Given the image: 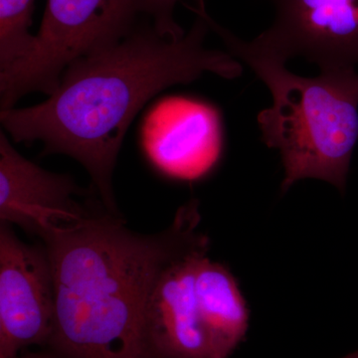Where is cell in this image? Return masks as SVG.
Wrapping results in <instances>:
<instances>
[{
  "label": "cell",
  "mask_w": 358,
  "mask_h": 358,
  "mask_svg": "<svg viewBox=\"0 0 358 358\" xmlns=\"http://www.w3.org/2000/svg\"><path fill=\"white\" fill-rule=\"evenodd\" d=\"M87 192L72 178L45 171L21 155L0 131V220L40 236L58 223L73 222L95 208L76 200Z\"/></svg>",
  "instance_id": "obj_8"
},
{
  "label": "cell",
  "mask_w": 358,
  "mask_h": 358,
  "mask_svg": "<svg viewBox=\"0 0 358 358\" xmlns=\"http://www.w3.org/2000/svg\"><path fill=\"white\" fill-rule=\"evenodd\" d=\"M50 257L21 241L11 224H0V358H15L33 345L46 348L55 320Z\"/></svg>",
  "instance_id": "obj_5"
},
{
  "label": "cell",
  "mask_w": 358,
  "mask_h": 358,
  "mask_svg": "<svg viewBox=\"0 0 358 358\" xmlns=\"http://www.w3.org/2000/svg\"><path fill=\"white\" fill-rule=\"evenodd\" d=\"M199 202L178 209L157 234L128 229L110 212L94 210L40 235L55 282L53 358H157L147 327L148 299L164 267L204 233Z\"/></svg>",
  "instance_id": "obj_2"
},
{
  "label": "cell",
  "mask_w": 358,
  "mask_h": 358,
  "mask_svg": "<svg viewBox=\"0 0 358 358\" xmlns=\"http://www.w3.org/2000/svg\"><path fill=\"white\" fill-rule=\"evenodd\" d=\"M275 20L258 37L286 59L320 70L358 64V0H273Z\"/></svg>",
  "instance_id": "obj_7"
},
{
  "label": "cell",
  "mask_w": 358,
  "mask_h": 358,
  "mask_svg": "<svg viewBox=\"0 0 358 358\" xmlns=\"http://www.w3.org/2000/svg\"><path fill=\"white\" fill-rule=\"evenodd\" d=\"M15 358H53L51 357L50 353L47 352L39 353H27V355H22V357H17Z\"/></svg>",
  "instance_id": "obj_13"
},
{
  "label": "cell",
  "mask_w": 358,
  "mask_h": 358,
  "mask_svg": "<svg viewBox=\"0 0 358 358\" xmlns=\"http://www.w3.org/2000/svg\"><path fill=\"white\" fill-rule=\"evenodd\" d=\"M199 9L229 53L243 60L267 85L273 105L258 115L263 141L281 154L282 192L296 181L320 179L345 190L358 141V73L355 67L322 70L306 78L289 72L287 59L257 37L242 41Z\"/></svg>",
  "instance_id": "obj_3"
},
{
  "label": "cell",
  "mask_w": 358,
  "mask_h": 358,
  "mask_svg": "<svg viewBox=\"0 0 358 358\" xmlns=\"http://www.w3.org/2000/svg\"><path fill=\"white\" fill-rule=\"evenodd\" d=\"M138 13L152 18V27L159 36L179 40L185 36L180 26L173 20L174 7L178 0H136Z\"/></svg>",
  "instance_id": "obj_12"
},
{
  "label": "cell",
  "mask_w": 358,
  "mask_h": 358,
  "mask_svg": "<svg viewBox=\"0 0 358 358\" xmlns=\"http://www.w3.org/2000/svg\"><path fill=\"white\" fill-rule=\"evenodd\" d=\"M209 250L203 234L160 273L147 307V327L157 358H213L200 324L195 275Z\"/></svg>",
  "instance_id": "obj_9"
},
{
  "label": "cell",
  "mask_w": 358,
  "mask_h": 358,
  "mask_svg": "<svg viewBox=\"0 0 358 358\" xmlns=\"http://www.w3.org/2000/svg\"><path fill=\"white\" fill-rule=\"evenodd\" d=\"M183 38L159 36L155 28L133 30L126 38L77 61L43 103L0 112L16 143H44L45 154H62L88 171L103 206L117 215L113 174L129 124L155 95L205 72L225 79L242 74L232 54L205 48L210 29L203 14Z\"/></svg>",
  "instance_id": "obj_1"
},
{
  "label": "cell",
  "mask_w": 358,
  "mask_h": 358,
  "mask_svg": "<svg viewBox=\"0 0 358 358\" xmlns=\"http://www.w3.org/2000/svg\"><path fill=\"white\" fill-rule=\"evenodd\" d=\"M141 141L148 159L162 173L195 180L209 173L222 152L218 110L209 103L169 96L145 115Z\"/></svg>",
  "instance_id": "obj_6"
},
{
  "label": "cell",
  "mask_w": 358,
  "mask_h": 358,
  "mask_svg": "<svg viewBox=\"0 0 358 358\" xmlns=\"http://www.w3.org/2000/svg\"><path fill=\"white\" fill-rule=\"evenodd\" d=\"M200 324L212 357L229 358L244 341L249 312L241 291L222 264L202 257L195 275Z\"/></svg>",
  "instance_id": "obj_10"
},
{
  "label": "cell",
  "mask_w": 358,
  "mask_h": 358,
  "mask_svg": "<svg viewBox=\"0 0 358 358\" xmlns=\"http://www.w3.org/2000/svg\"><path fill=\"white\" fill-rule=\"evenodd\" d=\"M138 13L136 0H48L31 55L0 73L1 110L33 92L52 95L71 65L126 38Z\"/></svg>",
  "instance_id": "obj_4"
},
{
  "label": "cell",
  "mask_w": 358,
  "mask_h": 358,
  "mask_svg": "<svg viewBox=\"0 0 358 358\" xmlns=\"http://www.w3.org/2000/svg\"><path fill=\"white\" fill-rule=\"evenodd\" d=\"M35 0H0V73L31 55L36 36L30 34Z\"/></svg>",
  "instance_id": "obj_11"
}]
</instances>
